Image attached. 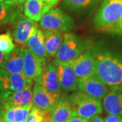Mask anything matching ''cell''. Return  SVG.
Wrapping results in <instances>:
<instances>
[{
  "mask_svg": "<svg viewBox=\"0 0 122 122\" xmlns=\"http://www.w3.org/2000/svg\"><path fill=\"white\" fill-rule=\"evenodd\" d=\"M94 75L112 89H122V59L107 51L95 49Z\"/></svg>",
  "mask_w": 122,
  "mask_h": 122,
  "instance_id": "6da1fadb",
  "label": "cell"
},
{
  "mask_svg": "<svg viewBox=\"0 0 122 122\" xmlns=\"http://www.w3.org/2000/svg\"><path fill=\"white\" fill-rule=\"evenodd\" d=\"M69 100L73 110L72 116H78L89 120L102 111L100 100L94 98L82 92L72 94Z\"/></svg>",
  "mask_w": 122,
  "mask_h": 122,
  "instance_id": "7a4b0ae2",
  "label": "cell"
},
{
  "mask_svg": "<svg viewBox=\"0 0 122 122\" xmlns=\"http://www.w3.org/2000/svg\"><path fill=\"white\" fill-rule=\"evenodd\" d=\"M122 18V0H104L94 18V25L100 29L112 26Z\"/></svg>",
  "mask_w": 122,
  "mask_h": 122,
  "instance_id": "3957f363",
  "label": "cell"
},
{
  "mask_svg": "<svg viewBox=\"0 0 122 122\" xmlns=\"http://www.w3.org/2000/svg\"><path fill=\"white\" fill-rule=\"evenodd\" d=\"M85 45L79 37L73 33H65L61 47L55 54L54 62L69 63L85 52Z\"/></svg>",
  "mask_w": 122,
  "mask_h": 122,
  "instance_id": "277c9868",
  "label": "cell"
},
{
  "mask_svg": "<svg viewBox=\"0 0 122 122\" xmlns=\"http://www.w3.org/2000/svg\"><path fill=\"white\" fill-rule=\"evenodd\" d=\"M40 26L46 30L69 32L73 29L74 22L69 16L58 8L51 9L40 20Z\"/></svg>",
  "mask_w": 122,
  "mask_h": 122,
  "instance_id": "5b68a950",
  "label": "cell"
},
{
  "mask_svg": "<svg viewBox=\"0 0 122 122\" xmlns=\"http://www.w3.org/2000/svg\"><path fill=\"white\" fill-rule=\"evenodd\" d=\"M61 94L48 91L35 81L33 88V105L40 109L52 112L61 98Z\"/></svg>",
  "mask_w": 122,
  "mask_h": 122,
  "instance_id": "8992f818",
  "label": "cell"
},
{
  "mask_svg": "<svg viewBox=\"0 0 122 122\" xmlns=\"http://www.w3.org/2000/svg\"><path fill=\"white\" fill-rule=\"evenodd\" d=\"M78 88L81 92L98 100L104 98L109 92V86L95 75L79 79Z\"/></svg>",
  "mask_w": 122,
  "mask_h": 122,
  "instance_id": "52a82bcc",
  "label": "cell"
},
{
  "mask_svg": "<svg viewBox=\"0 0 122 122\" xmlns=\"http://www.w3.org/2000/svg\"><path fill=\"white\" fill-rule=\"evenodd\" d=\"M14 38L21 45L26 44L28 40L37 32V26L34 21L22 15L14 22Z\"/></svg>",
  "mask_w": 122,
  "mask_h": 122,
  "instance_id": "ba28073f",
  "label": "cell"
},
{
  "mask_svg": "<svg viewBox=\"0 0 122 122\" xmlns=\"http://www.w3.org/2000/svg\"><path fill=\"white\" fill-rule=\"evenodd\" d=\"M69 63L79 79L87 77L95 73L96 61L92 52H85Z\"/></svg>",
  "mask_w": 122,
  "mask_h": 122,
  "instance_id": "9c48e42d",
  "label": "cell"
},
{
  "mask_svg": "<svg viewBox=\"0 0 122 122\" xmlns=\"http://www.w3.org/2000/svg\"><path fill=\"white\" fill-rule=\"evenodd\" d=\"M23 75L30 80H36L45 67V61L37 56L28 48L24 51Z\"/></svg>",
  "mask_w": 122,
  "mask_h": 122,
  "instance_id": "30bf717a",
  "label": "cell"
},
{
  "mask_svg": "<svg viewBox=\"0 0 122 122\" xmlns=\"http://www.w3.org/2000/svg\"><path fill=\"white\" fill-rule=\"evenodd\" d=\"M56 66L59 81L62 90L65 92H74L78 87L79 78L69 63L54 62Z\"/></svg>",
  "mask_w": 122,
  "mask_h": 122,
  "instance_id": "8fae6325",
  "label": "cell"
},
{
  "mask_svg": "<svg viewBox=\"0 0 122 122\" xmlns=\"http://www.w3.org/2000/svg\"><path fill=\"white\" fill-rule=\"evenodd\" d=\"M31 105H33V90L32 87H29L21 91L10 92L3 98L0 109Z\"/></svg>",
  "mask_w": 122,
  "mask_h": 122,
  "instance_id": "7c38bea8",
  "label": "cell"
},
{
  "mask_svg": "<svg viewBox=\"0 0 122 122\" xmlns=\"http://www.w3.org/2000/svg\"><path fill=\"white\" fill-rule=\"evenodd\" d=\"M48 91L53 93H61V87L56 66L50 64L44 67L42 73L35 80Z\"/></svg>",
  "mask_w": 122,
  "mask_h": 122,
  "instance_id": "4fadbf2b",
  "label": "cell"
},
{
  "mask_svg": "<svg viewBox=\"0 0 122 122\" xmlns=\"http://www.w3.org/2000/svg\"><path fill=\"white\" fill-rule=\"evenodd\" d=\"M24 50L22 48H14L8 54L1 66V69L9 74L22 73L24 66Z\"/></svg>",
  "mask_w": 122,
  "mask_h": 122,
  "instance_id": "5bb4252c",
  "label": "cell"
},
{
  "mask_svg": "<svg viewBox=\"0 0 122 122\" xmlns=\"http://www.w3.org/2000/svg\"><path fill=\"white\" fill-rule=\"evenodd\" d=\"M103 107L109 115H122V89H112L103 98Z\"/></svg>",
  "mask_w": 122,
  "mask_h": 122,
  "instance_id": "9a60e30c",
  "label": "cell"
},
{
  "mask_svg": "<svg viewBox=\"0 0 122 122\" xmlns=\"http://www.w3.org/2000/svg\"><path fill=\"white\" fill-rule=\"evenodd\" d=\"M33 105L0 109V119L5 122H26Z\"/></svg>",
  "mask_w": 122,
  "mask_h": 122,
  "instance_id": "2e32d148",
  "label": "cell"
},
{
  "mask_svg": "<svg viewBox=\"0 0 122 122\" xmlns=\"http://www.w3.org/2000/svg\"><path fill=\"white\" fill-rule=\"evenodd\" d=\"M21 4L5 0L0 1V23H12L22 15Z\"/></svg>",
  "mask_w": 122,
  "mask_h": 122,
  "instance_id": "e0dca14e",
  "label": "cell"
},
{
  "mask_svg": "<svg viewBox=\"0 0 122 122\" xmlns=\"http://www.w3.org/2000/svg\"><path fill=\"white\" fill-rule=\"evenodd\" d=\"M50 10L44 0H26L24 5L25 16L34 22L40 21Z\"/></svg>",
  "mask_w": 122,
  "mask_h": 122,
  "instance_id": "ac0fdd59",
  "label": "cell"
},
{
  "mask_svg": "<svg viewBox=\"0 0 122 122\" xmlns=\"http://www.w3.org/2000/svg\"><path fill=\"white\" fill-rule=\"evenodd\" d=\"M72 113L73 110L69 97L62 95L51 112V122H66L72 116Z\"/></svg>",
  "mask_w": 122,
  "mask_h": 122,
  "instance_id": "d6986e66",
  "label": "cell"
},
{
  "mask_svg": "<svg viewBox=\"0 0 122 122\" xmlns=\"http://www.w3.org/2000/svg\"><path fill=\"white\" fill-rule=\"evenodd\" d=\"M26 46L37 56L46 61L48 54L45 46L44 33L41 30H38L33 36H32L26 42Z\"/></svg>",
  "mask_w": 122,
  "mask_h": 122,
  "instance_id": "ffe728a7",
  "label": "cell"
},
{
  "mask_svg": "<svg viewBox=\"0 0 122 122\" xmlns=\"http://www.w3.org/2000/svg\"><path fill=\"white\" fill-rule=\"evenodd\" d=\"M63 37L64 35L61 31L46 30L44 33V39L48 55L54 56L56 54L62 43Z\"/></svg>",
  "mask_w": 122,
  "mask_h": 122,
  "instance_id": "44dd1931",
  "label": "cell"
},
{
  "mask_svg": "<svg viewBox=\"0 0 122 122\" xmlns=\"http://www.w3.org/2000/svg\"><path fill=\"white\" fill-rule=\"evenodd\" d=\"M10 90L11 92L21 91L26 87H32L33 80L25 77L23 73L9 75Z\"/></svg>",
  "mask_w": 122,
  "mask_h": 122,
  "instance_id": "7402d4cb",
  "label": "cell"
},
{
  "mask_svg": "<svg viewBox=\"0 0 122 122\" xmlns=\"http://www.w3.org/2000/svg\"><path fill=\"white\" fill-rule=\"evenodd\" d=\"M43 118L50 121L51 112L49 111L40 109L33 105L30 113L29 114L26 122H40Z\"/></svg>",
  "mask_w": 122,
  "mask_h": 122,
  "instance_id": "603a6c76",
  "label": "cell"
},
{
  "mask_svg": "<svg viewBox=\"0 0 122 122\" xmlns=\"http://www.w3.org/2000/svg\"><path fill=\"white\" fill-rule=\"evenodd\" d=\"M100 0H65V4L71 10H80L92 7Z\"/></svg>",
  "mask_w": 122,
  "mask_h": 122,
  "instance_id": "cb8c5ba5",
  "label": "cell"
},
{
  "mask_svg": "<svg viewBox=\"0 0 122 122\" xmlns=\"http://www.w3.org/2000/svg\"><path fill=\"white\" fill-rule=\"evenodd\" d=\"M15 48L12 35L8 32L0 35V51L8 54Z\"/></svg>",
  "mask_w": 122,
  "mask_h": 122,
  "instance_id": "d4e9b609",
  "label": "cell"
},
{
  "mask_svg": "<svg viewBox=\"0 0 122 122\" xmlns=\"http://www.w3.org/2000/svg\"><path fill=\"white\" fill-rule=\"evenodd\" d=\"M9 73L0 68V96L4 97L10 92V79Z\"/></svg>",
  "mask_w": 122,
  "mask_h": 122,
  "instance_id": "484cf974",
  "label": "cell"
},
{
  "mask_svg": "<svg viewBox=\"0 0 122 122\" xmlns=\"http://www.w3.org/2000/svg\"><path fill=\"white\" fill-rule=\"evenodd\" d=\"M102 30L106 31V32H109V33L122 35V18L117 23H115V25L109 26V27H107L106 29H102Z\"/></svg>",
  "mask_w": 122,
  "mask_h": 122,
  "instance_id": "4316f807",
  "label": "cell"
},
{
  "mask_svg": "<svg viewBox=\"0 0 122 122\" xmlns=\"http://www.w3.org/2000/svg\"><path fill=\"white\" fill-rule=\"evenodd\" d=\"M105 122H122V117L119 115H109L105 119Z\"/></svg>",
  "mask_w": 122,
  "mask_h": 122,
  "instance_id": "83f0119b",
  "label": "cell"
},
{
  "mask_svg": "<svg viewBox=\"0 0 122 122\" xmlns=\"http://www.w3.org/2000/svg\"><path fill=\"white\" fill-rule=\"evenodd\" d=\"M66 122H88V120L78 116H71Z\"/></svg>",
  "mask_w": 122,
  "mask_h": 122,
  "instance_id": "f1b7e54d",
  "label": "cell"
},
{
  "mask_svg": "<svg viewBox=\"0 0 122 122\" xmlns=\"http://www.w3.org/2000/svg\"><path fill=\"white\" fill-rule=\"evenodd\" d=\"M46 5L48 6L49 8L51 10V8L54 7L60 0H44Z\"/></svg>",
  "mask_w": 122,
  "mask_h": 122,
  "instance_id": "f546056e",
  "label": "cell"
},
{
  "mask_svg": "<svg viewBox=\"0 0 122 122\" xmlns=\"http://www.w3.org/2000/svg\"><path fill=\"white\" fill-rule=\"evenodd\" d=\"M88 122H105L104 119L102 118H101L100 116H98V115L92 117L88 120Z\"/></svg>",
  "mask_w": 122,
  "mask_h": 122,
  "instance_id": "4dcf8cb0",
  "label": "cell"
},
{
  "mask_svg": "<svg viewBox=\"0 0 122 122\" xmlns=\"http://www.w3.org/2000/svg\"><path fill=\"white\" fill-rule=\"evenodd\" d=\"M6 55H7L6 54H5V53L0 51V68H1V66L3 65V63L4 62Z\"/></svg>",
  "mask_w": 122,
  "mask_h": 122,
  "instance_id": "1f68e13d",
  "label": "cell"
},
{
  "mask_svg": "<svg viewBox=\"0 0 122 122\" xmlns=\"http://www.w3.org/2000/svg\"><path fill=\"white\" fill-rule=\"evenodd\" d=\"M12 2H13L14 4H22V3L25 2L26 0H9Z\"/></svg>",
  "mask_w": 122,
  "mask_h": 122,
  "instance_id": "d6a6232c",
  "label": "cell"
},
{
  "mask_svg": "<svg viewBox=\"0 0 122 122\" xmlns=\"http://www.w3.org/2000/svg\"><path fill=\"white\" fill-rule=\"evenodd\" d=\"M51 122V121H50V120H48V119H45V118H43V119L41 120V122Z\"/></svg>",
  "mask_w": 122,
  "mask_h": 122,
  "instance_id": "836d02e7",
  "label": "cell"
},
{
  "mask_svg": "<svg viewBox=\"0 0 122 122\" xmlns=\"http://www.w3.org/2000/svg\"><path fill=\"white\" fill-rule=\"evenodd\" d=\"M2 99H3V97L0 96V109L1 107V105H2Z\"/></svg>",
  "mask_w": 122,
  "mask_h": 122,
  "instance_id": "e575fe53",
  "label": "cell"
},
{
  "mask_svg": "<svg viewBox=\"0 0 122 122\" xmlns=\"http://www.w3.org/2000/svg\"><path fill=\"white\" fill-rule=\"evenodd\" d=\"M0 122H4V121L3 119H0Z\"/></svg>",
  "mask_w": 122,
  "mask_h": 122,
  "instance_id": "d590c367",
  "label": "cell"
},
{
  "mask_svg": "<svg viewBox=\"0 0 122 122\" xmlns=\"http://www.w3.org/2000/svg\"><path fill=\"white\" fill-rule=\"evenodd\" d=\"M5 1V0H0V1Z\"/></svg>",
  "mask_w": 122,
  "mask_h": 122,
  "instance_id": "8d00e7d4",
  "label": "cell"
}]
</instances>
